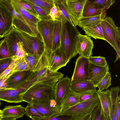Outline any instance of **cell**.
Returning a JSON list of instances; mask_svg holds the SVG:
<instances>
[{"instance_id":"ffe728a7","label":"cell","mask_w":120,"mask_h":120,"mask_svg":"<svg viewBox=\"0 0 120 120\" xmlns=\"http://www.w3.org/2000/svg\"><path fill=\"white\" fill-rule=\"evenodd\" d=\"M96 93L99 98L101 107L104 115L107 118H109L112 106L110 90L102 91L98 90Z\"/></svg>"},{"instance_id":"8d00e7d4","label":"cell","mask_w":120,"mask_h":120,"mask_svg":"<svg viewBox=\"0 0 120 120\" xmlns=\"http://www.w3.org/2000/svg\"><path fill=\"white\" fill-rule=\"evenodd\" d=\"M101 8L106 11L115 2V0H92Z\"/></svg>"},{"instance_id":"bcb514c9","label":"cell","mask_w":120,"mask_h":120,"mask_svg":"<svg viewBox=\"0 0 120 120\" xmlns=\"http://www.w3.org/2000/svg\"><path fill=\"white\" fill-rule=\"evenodd\" d=\"M25 18L32 23L37 25L38 23L41 20L40 19L32 15L29 13L26 15Z\"/></svg>"},{"instance_id":"681fc988","label":"cell","mask_w":120,"mask_h":120,"mask_svg":"<svg viewBox=\"0 0 120 120\" xmlns=\"http://www.w3.org/2000/svg\"><path fill=\"white\" fill-rule=\"evenodd\" d=\"M29 70H30V68L25 60L22 65L20 71Z\"/></svg>"},{"instance_id":"ac0fdd59","label":"cell","mask_w":120,"mask_h":120,"mask_svg":"<svg viewBox=\"0 0 120 120\" xmlns=\"http://www.w3.org/2000/svg\"><path fill=\"white\" fill-rule=\"evenodd\" d=\"M70 89L79 96L95 93L96 91V87L89 81H78L71 80Z\"/></svg>"},{"instance_id":"9a60e30c","label":"cell","mask_w":120,"mask_h":120,"mask_svg":"<svg viewBox=\"0 0 120 120\" xmlns=\"http://www.w3.org/2000/svg\"><path fill=\"white\" fill-rule=\"evenodd\" d=\"M109 69L108 65L104 67L98 66L90 62L89 81L97 87L102 79L109 71Z\"/></svg>"},{"instance_id":"ab89813d","label":"cell","mask_w":120,"mask_h":120,"mask_svg":"<svg viewBox=\"0 0 120 120\" xmlns=\"http://www.w3.org/2000/svg\"><path fill=\"white\" fill-rule=\"evenodd\" d=\"M12 60V57L0 60V74L8 67Z\"/></svg>"},{"instance_id":"f6af8a7d","label":"cell","mask_w":120,"mask_h":120,"mask_svg":"<svg viewBox=\"0 0 120 120\" xmlns=\"http://www.w3.org/2000/svg\"><path fill=\"white\" fill-rule=\"evenodd\" d=\"M13 72L12 70L5 77L0 80V90L8 88L7 85V81L9 77Z\"/></svg>"},{"instance_id":"816d5d0a","label":"cell","mask_w":120,"mask_h":120,"mask_svg":"<svg viewBox=\"0 0 120 120\" xmlns=\"http://www.w3.org/2000/svg\"><path fill=\"white\" fill-rule=\"evenodd\" d=\"M1 105V101H0V106Z\"/></svg>"},{"instance_id":"c3c4849f","label":"cell","mask_w":120,"mask_h":120,"mask_svg":"<svg viewBox=\"0 0 120 120\" xmlns=\"http://www.w3.org/2000/svg\"><path fill=\"white\" fill-rule=\"evenodd\" d=\"M24 58H23L18 60L17 63L13 70V71L14 72L16 71H20L24 61Z\"/></svg>"},{"instance_id":"836d02e7","label":"cell","mask_w":120,"mask_h":120,"mask_svg":"<svg viewBox=\"0 0 120 120\" xmlns=\"http://www.w3.org/2000/svg\"><path fill=\"white\" fill-rule=\"evenodd\" d=\"M111 74L109 71L97 86L98 90L102 91L103 90H107L111 85Z\"/></svg>"},{"instance_id":"f907efd6","label":"cell","mask_w":120,"mask_h":120,"mask_svg":"<svg viewBox=\"0 0 120 120\" xmlns=\"http://www.w3.org/2000/svg\"><path fill=\"white\" fill-rule=\"evenodd\" d=\"M3 116L2 110L0 109V120H1Z\"/></svg>"},{"instance_id":"3957f363","label":"cell","mask_w":120,"mask_h":120,"mask_svg":"<svg viewBox=\"0 0 120 120\" xmlns=\"http://www.w3.org/2000/svg\"><path fill=\"white\" fill-rule=\"evenodd\" d=\"M22 98L28 104L50 101L54 99L53 87L46 84H36L24 93Z\"/></svg>"},{"instance_id":"b9f144b4","label":"cell","mask_w":120,"mask_h":120,"mask_svg":"<svg viewBox=\"0 0 120 120\" xmlns=\"http://www.w3.org/2000/svg\"><path fill=\"white\" fill-rule=\"evenodd\" d=\"M98 97L96 92L80 95L79 97V102L88 101Z\"/></svg>"},{"instance_id":"83f0119b","label":"cell","mask_w":120,"mask_h":120,"mask_svg":"<svg viewBox=\"0 0 120 120\" xmlns=\"http://www.w3.org/2000/svg\"><path fill=\"white\" fill-rule=\"evenodd\" d=\"M54 3L60 11L63 17L68 21L73 24L68 13L65 0H54Z\"/></svg>"},{"instance_id":"277c9868","label":"cell","mask_w":120,"mask_h":120,"mask_svg":"<svg viewBox=\"0 0 120 120\" xmlns=\"http://www.w3.org/2000/svg\"><path fill=\"white\" fill-rule=\"evenodd\" d=\"M103 33L105 39L113 48L117 53L116 60L120 57V28L116 25L112 18L106 17L101 22Z\"/></svg>"},{"instance_id":"30bf717a","label":"cell","mask_w":120,"mask_h":120,"mask_svg":"<svg viewBox=\"0 0 120 120\" xmlns=\"http://www.w3.org/2000/svg\"><path fill=\"white\" fill-rule=\"evenodd\" d=\"M89 63L88 58L79 56L76 60L71 80L78 81H89Z\"/></svg>"},{"instance_id":"7bdbcfd3","label":"cell","mask_w":120,"mask_h":120,"mask_svg":"<svg viewBox=\"0 0 120 120\" xmlns=\"http://www.w3.org/2000/svg\"><path fill=\"white\" fill-rule=\"evenodd\" d=\"M115 112L117 120H120V97L116 98L115 105Z\"/></svg>"},{"instance_id":"d6a6232c","label":"cell","mask_w":120,"mask_h":120,"mask_svg":"<svg viewBox=\"0 0 120 120\" xmlns=\"http://www.w3.org/2000/svg\"><path fill=\"white\" fill-rule=\"evenodd\" d=\"M51 19L54 22L61 21L63 17L60 10L54 3L49 14Z\"/></svg>"},{"instance_id":"f35d334b","label":"cell","mask_w":120,"mask_h":120,"mask_svg":"<svg viewBox=\"0 0 120 120\" xmlns=\"http://www.w3.org/2000/svg\"><path fill=\"white\" fill-rule=\"evenodd\" d=\"M22 6L30 13L39 19V15L36 13L34 9L29 4L26 2L24 0H18Z\"/></svg>"},{"instance_id":"e0dca14e","label":"cell","mask_w":120,"mask_h":120,"mask_svg":"<svg viewBox=\"0 0 120 120\" xmlns=\"http://www.w3.org/2000/svg\"><path fill=\"white\" fill-rule=\"evenodd\" d=\"M22 92L20 87L15 89L7 88L0 90V101L8 103H18L23 101Z\"/></svg>"},{"instance_id":"60d3db41","label":"cell","mask_w":120,"mask_h":120,"mask_svg":"<svg viewBox=\"0 0 120 120\" xmlns=\"http://www.w3.org/2000/svg\"><path fill=\"white\" fill-rule=\"evenodd\" d=\"M17 61L12 59V61L8 67L3 72L0 74V80L5 77L12 71Z\"/></svg>"},{"instance_id":"d590c367","label":"cell","mask_w":120,"mask_h":120,"mask_svg":"<svg viewBox=\"0 0 120 120\" xmlns=\"http://www.w3.org/2000/svg\"><path fill=\"white\" fill-rule=\"evenodd\" d=\"M17 49L15 55L12 57L14 60H18L24 58L27 54L23 48L22 43L19 42L17 43Z\"/></svg>"},{"instance_id":"9c48e42d","label":"cell","mask_w":120,"mask_h":120,"mask_svg":"<svg viewBox=\"0 0 120 120\" xmlns=\"http://www.w3.org/2000/svg\"><path fill=\"white\" fill-rule=\"evenodd\" d=\"M14 15L0 3V38L8 35L14 27L13 22Z\"/></svg>"},{"instance_id":"7dc6e473","label":"cell","mask_w":120,"mask_h":120,"mask_svg":"<svg viewBox=\"0 0 120 120\" xmlns=\"http://www.w3.org/2000/svg\"><path fill=\"white\" fill-rule=\"evenodd\" d=\"M116 100H112V106L109 117L110 120H117L115 112V105Z\"/></svg>"},{"instance_id":"d6986e66","label":"cell","mask_w":120,"mask_h":120,"mask_svg":"<svg viewBox=\"0 0 120 120\" xmlns=\"http://www.w3.org/2000/svg\"><path fill=\"white\" fill-rule=\"evenodd\" d=\"M25 108L21 105L6 106L2 110L1 120H16L25 114Z\"/></svg>"},{"instance_id":"6da1fadb","label":"cell","mask_w":120,"mask_h":120,"mask_svg":"<svg viewBox=\"0 0 120 120\" xmlns=\"http://www.w3.org/2000/svg\"><path fill=\"white\" fill-rule=\"evenodd\" d=\"M4 38L7 41L13 56L16 53L17 43L19 42L22 43L25 50L29 54L40 56L44 50V44L41 37L31 36L14 27Z\"/></svg>"},{"instance_id":"8fae6325","label":"cell","mask_w":120,"mask_h":120,"mask_svg":"<svg viewBox=\"0 0 120 120\" xmlns=\"http://www.w3.org/2000/svg\"><path fill=\"white\" fill-rule=\"evenodd\" d=\"M31 104L37 110L43 118H46L59 114L60 107L54 99L50 101L34 103Z\"/></svg>"},{"instance_id":"7402d4cb","label":"cell","mask_w":120,"mask_h":120,"mask_svg":"<svg viewBox=\"0 0 120 120\" xmlns=\"http://www.w3.org/2000/svg\"><path fill=\"white\" fill-rule=\"evenodd\" d=\"M106 12L99 15L84 17H82L79 20L78 25L80 28L90 27L101 23V21L106 17Z\"/></svg>"},{"instance_id":"7c38bea8","label":"cell","mask_w":120,"mask_h":120,"mask_svg":"<svg viewBox=\"0 0 120 120\" xmlns=\"http://www.w3.org/2000/svg\"><path fill=\"white\" fill-rule=\"evenodd\" d=\"M87 0H65L67 10L73 24L78 25L82 17L83 7Z\"/></svg>"},{"instance_id":"8992f818","label":"cell","mask_w":120,"mask_h":120,"mask_svg":"<svg viewBox=\"0 0 120 120\" xmlns=\"http://www.w3.org/2000/svg\"><path fill=\"white\" fill-rule=\"evenodd\" d=\"M54 26V22L51 19L42 20L37 25L38 30L44 45L50 52Z\"/></svg>"},{"instance_id":"52a82bcc","label":"cell","mask_w":120,"mask_h":120,"mask_svg":"<svg viewBox=\"0 0 120 120\" xmlns=\"http://www.w3.org/2000/svg\"><path fill=\"white\" fill-rule=\"evenodd\" d=\"M50 53L45 49L40 56L27 53L24 57L25 61L32 71H38L44 68L47 67Z\"/></svg>"},{"instance_id":"ba28073f","label":"cell","mask_w":120,"mask_h":120,"mask_svg":"<svg viewBox=\"0 0 120 120\" xmlns=\"http://www.w3.org/2000/svg\"><path fill=\"white\" fill-rule=\"evenodd\" d=\"M69 60L60 46L51 52L49 59L47 68L52 71H57L60 68L65 66Z\"/></svg>"},{"instance_id":"603a6c76","label":"cell","mask_w":120,"mask_h":120,"mask_svg":"<svg viewBox=\"0 0 120 120\" xmlns=\"http://www.w3.org/2000/svg\"><path fill=\"white\" fill-rule=\"evenodd\" d=\"M79 96L70 89L60 105L59 113L67 108L78 103Z\"/></svg>"},{"instance_id":"4fadbf2b","label":"cell","mask_w":120,"mask_h":120,"mask_svg":"<svg viewBox=\"0 0 120 120\" xmlns=\"http://www.w3.org/2000/svg\"><path fill=\"white\" fill-rule=\"evenodd\" d=\"M94 46L93 41L90 37L80 33L78 35L76 50L79 56L87 58L91 56Z\"/></svg>"},{"instance_id":"ee69618b","label":"cell","mask_w":120,"mask_h":120,"mask_svg":"<svg viewBox=\"0 0 120 120\" xmlns=\"http://www.w3.org/2000/svg\"><path fill=\"white\" fill-rule=\"evenodd\" d=\"M92 111L88 112L80 116L73 117L71 120H91V116Z\"/></svg>"},{"instance_id":"484cf974","label":"cell","mask_w":120,"mask_h":120,"mask_svg":"<svg viewBox=\"0 0 120 120\" xmlns=\"http://www.w3.org/2000/svg\"><path fill=\"white\" fill-rule=\"evenodd\" d=\"M27 1L42 9L50 12L54 3V0H27Z\"/></svg>"},{"instance_id":"5bb4252c","label":"cell","mask_w":120,"mask_h":120,"mask_svg":"<svg viewBox=\"0 0 120 120\" xmlns=\"http://www.w3.org/2000/svg\"><path fill=\"white\" fill-rule=\"evenodd\" d=\"M71 80L66 76L58 81L53 87L54 99L59 107L70 89Z\"/></svg>"},{"instance_id":"4316f807","label":"cell","mask_w":120,"mask_h":120,"mask_svg":"<svg viewBox=\"0 0 120 120\" xmlns=\"http://www.w3.org/2000/svg\"><path fill=\"white\" fill-rule=\"evenodd\" d=\"M13 56L7 41L4 38L0 41V60Z\"/></svg>"},{"instance_id":"74e56055","label":"cell","mask_w":120,"mask_h":120,"mask_svg":"<svg viewBox=\"0 0 120 120\" xmlns=\"http://www.w3.org/2000/svg\"><path fill=\"white\" fill-rule=\"evenodd\" d=\"M74 117L70 116L58 115L46 118H37L31 117L32 120H71Z\"/></svg>"},{"instance_id":"44dd1931","label":"cell","mask_w":120,"mask_h":120,"mask_svg":"<svg viewBox=\"0 0 120 120\" xmlns=\"http://www.w3.org/2000/svg\"><path fill=\"white\" fill-rule=\"evenodd\" d=\"M106 11L101 8L92 0H87L83 7L82 16L86 17L99 15Z\"/></svg>"},{"instance_id":"cb8c5ba5","label":"cell","mask_w":120,"mask_h":120,"mask_svg":"<svg viewBox=\"0 0 120 120\" xmlns=\"http://www.w3.org/2000/svg\"><path fill=\"white\" fill-rule=\"evenodd\" d=\"M61 21L54 22L51 52L56 50L61 46Z\"/></svg>"},{"instance_id":"f1b7e54d","label":"cell","mask_w":120,"mask_h":120,"mask_svg":"<svg viewBox=\"0 0 120 120\" xmlns=\"http://www.w3.org/2000/svg\"><path fill=\"white\" fill-rule=\"evenodd\" d=\"M91 120H110L105 116L101 107L100 104L95 107L92 111Z\"/></svg>"},{"instance_id":"5b68a950","label":"cell","mask_w":120,"mask_h":120,"mask_svg":"<svg viewBox=\"0 0 120 120\" xmlns=\"http://www.w3.org/2000/svg\"><path fill=\"white\" fill-rule=\"evenodd\" d=\"M100 104L99 99L98 97L79 102L64 110L58 115L69 116L74 117L79 116L92 111Z\"/></svg>"},{"instance_id":"4dcf8cb0","label":"cell","mask_w":120,"mask_h":120,"mask_svg":"<svg viewBox=\"0 0 120 120\" xmlns=\"http://www.w3.org/2000/svg\"><path fill=\"white\" fill-rule=\"evenodd\" d=\"M25 114L30 118H43L36 109L31 104H28L25 108Z\"/></svg>"},{"instance_id":"7a4b0ae2","label":"cell","mask_w":120,"mask_h":120,"mask_svg":"<svg viewBox=\"0 0 120 120\" xmlns=\"http://www.w3.org/2000/svg\"><path fill=\"white\" fill-rule=\"evenodd\" d=\"M61 22V47L70 60L78 54L76 50V45L78 35L80 33L76 26L63 17Z\"/></svg>"},{"instance_id":"2e32d148","label":"cell","mask_w":120,"mask_h":120,"mask_svg":"<svg viewBox=\"0 0 120 120\" xmlns=\"http://www.w3.org/2000/svg\"><path fill=\"white\" fill-rule=\"evenodd\" d=\"M32 72L29 70L14 72L7 81L8 88L15 89L23 84L27 81Z\"/></svg>"},{"instance_id":"1f68e13d","label":"cell","mask_w":120,"mask_h":120,"mask_svg":"<svg viewBox=\"0 0 120 120\" xmlns=\"http://www.w3.org/2000/svg\"><path fill=\"white\" fill-rule=\"evenodd\" d=\"M11 5L14 10L25 18L29 12L22 6L18 0H10Z\"/></svg>"},{"instance_id":"e575fe53","label":"cell","mask_w":120,"mask_h":120,"mask_svg":"<svg viewBox=\"0 0 120 120\" xmlns=\"http://www.w3.org/2000/svg\"><path fill=\"white\" fill-rule=\"evenodd\" d=\"M88 58L90 62L97 66L104 67L108 65L107 61L104 57L91 56Z\"/></svg>"},{"instance_id":"d4e9b609","label":"cell","mask_w":120,"mask_h":120,"mask_svg":"<svg viewBox=\"0 0 120 120\" xmlns=\"http://www.w3.org/2000/svg\"><path fill=\"white\" fill-rule=\"evenodd\" d=\"M82 29L85 31L86 35L90 37L96 39H99L105 40L101 23L92 26L82 28Z\"/></svg>"},{"instance_id":"f546056e","label":"cell","mask_w":120,"mask_h":120,"mask_svg":"<svg viewBox=\"0 0 120 120\" xmlns=\"http://www.w3.org/2000/svg\"><path fill=\"white\" fill-rule=\"evenodd\" d=\"M24 0L34 9L41 20L51 19L49 15L50 12L30 3L27 0Z\"/></svg>"}]
</instances>
